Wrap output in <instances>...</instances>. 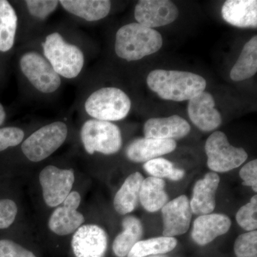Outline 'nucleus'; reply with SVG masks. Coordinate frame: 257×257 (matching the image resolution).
<instances>
[{
    "label": "nucleus",
    "instance_id": "1",
    "mask_svg": "<svg viewBox=\"0 0 257 257\" xmlns=\"http://www.w3.org/2000/svg\"><path fill=\"white\" fill-rule=\"evenodd\" d=\"M37 47L64 80L83 79L87 49L83 34L71 25L45 27L30 41Z\"/></svg>",
    "mask_w": 257,
    "mask_h": 257
},
{
    "label": "nucleus",
    "instance_id": "2",
    "mask_svg": "<svg viewBox=\"0 0 257 257\" xmlns=\"http://www.w3.org/2000/svg\"><path fill=\"white\" fill-rule=\"evenodd\" d=\"M17 66L23 92L28 97L39 101L51 100L60 92L64 79L37 47L23 44Z\"/></svg>",
    "mask_w": 257,
    "mask_h": 257
},
{
    "label": "nucleus",
    "instance_id": "3",
    "mask_svg": "<svg viewBox=\"0 0 257 257\" xmlns=\"http://www.w3.org/2000/svg\"><path fill=\"white\" fill-rule=\"evenodd\" d=\"M77 106L79 112L87 115V119L113 122L128 116L132 101L119 87L106 86L89 90L81 87Z\"/></svg>",
    "mask_w": 257,
    "mask_h": 257
},
{
    "label": "nucleus",
    "instance_id": "4",
    "mask_svg": "<svg viewBox=\"0 0 257 257\" xmlns=\"http://www.w3.org/2000/svg\"><path fill=\"white\" fill-rule=\"evenodd\" d=\"M147 85L165 100L183 101L204 92L207 82L202 76L184 71L155 69L147 76Z\"/></svg>",
    "mask_w": 257,
    "mask_h": 257
},
{
    "label": "nucleus",
    "instance_id": "5",
    "mask_svg": "<svg viewBox=\"0 0 257 257\" xmlns=\"http://www.w3.org/2000/svg\"><path fill=\"white\" fill-rule=\"evenodd\" d=\"M162 45L163 39L160 32L138 23L123 25L115 34V55L126 62L153 55Z\"/></svg>",
    "mask_w": 257,
    "mask_h": 257
},
{
    "label": "nucleus",
    "instance_id": "6",
    "mask_svg": "<svg viewBox=\"0 0 257 257\" xmlns=\"http://www.w3.org/2000/svg\"><path fill=\"white\" fill-rule=\"evenodd\" d=\"M69 128L62 120L52 121L37 128L20 145L23 156L34 163L47 160L65 143Z\"/></svg>",
    "mask_w": 257,
    "mask_h": 257
},
{
    "label": "nucleus",
    "instance_id": "7",
    "mask_svg": "<svg viewBox=\"0 0 257 257\" xmlns=\"http://www.w3.org/2000/svg\"><path fill=\"white\" fill-rule=\"evenodd\" d=\"M79 138L84 152L90 156L95 154L105 156L115 155L123 145L119 126L101 120L86 119L81 126Z\"/></svg>",
    "mask_w": 257,
    "mask_h": 257
},
{
    "label": "nucleus",
    "instance_id": "8",
    "mask_svg": "<svg viewBox=\"0 0 257 257\" xmlns=\"http://www.w3.org/2000/svg\"><path fill=\"white\" fill-rule=\"evenodd\" d=\"M207 166L213 172H224L234 170L246 162L247 152L241 147L230 145L227 137L220 131L214 132L205 144Z\"/></svg>",
    "mask_w": 257,
    "mask_h": 257
},
{
    "label": "nucleus",
    "instance_id": "9",
    "mask_svg": "<svg viewBox=\"0 0 257 257\" xmlns=\"http://www.w3.org/2000/svg\"><path fill=\"white\" fill-rule=\"evenodd\" d=\"M18 5V37L20 35L23 44L43 30L49 18L60 8L58 0H23Z\"/></svg>",
    "mask_w": 257,
    "mask_h": 257
},
{
    "label": "nucleus",
    "instance_id": "10",
    "mask_svg": "<svg viewBox=\"0 0 257 257\" xmlns=\"http://www.w3.org/2000/svg\"><path fill=\"white\" fill-rule=\"evenodd\" d=\"M39 181L46 205L57 207L72 192L75 175L73 169H61L50 165L42 169Z\"/></svg>",
    "mask_w": 257,
    "mask_h": 257
},
{
    "label": "nucleus",
    "instance_id": "11",
    "mask_svg": "<svg viewBox=\"0 0 257 257\" xmlns=\"http://www.w3.org/2000/svg\"><path fill=\"white\" fill-rule=\"evenodd\" d=\"M81 199L80 194L73 191L56 207L48 221V227L52 233L58 236H67L73 234L82 226L84 216L77 211Z\"/></svg>",
    "mask_w": 257,
    "mask_h": 257
},
{
    "label": "nucleus",
    "instance_id": "12",
    "mask_svg": "<svg viewBox=\"0 0 257 257\" xmlns=\"http://www.w3.org/2000/svg\"><path fill=\"white\" fill-rule=\"evenodd\" d=\"M71 247L75 257H105L107 234L98 225H82L74 233Z\"/></svg>",
    "mask_w": 257,
    "mask_h": 257
},
{
    "label": "nucleus",
    "instance_id": "13",
    "mask_svg": "<svg viewBox=\"0 0 257 257\" xmlns=\"http://www.w3.org/2000/svg\"><path fill=\"white\" fill-rule=\"evenodd\" d=\"M178 16V8L175 3L169 0H141L135 8V20L148 28L170 25Z\"/></svg>",
    "mask_w": 257,
    "mask_h": 257
},
{
    "label": "nucleus",
    "instance_id": "14",
    "mask_svg": "<svg viewBox=\"0 0 257 257\" xmlns=\"http://www.w3.org/2000/svg\"><path fill=\"white\" fill-rule=\"evenodd\" d=\"M164 236L175 237L185 234L190 227L192 218L189 198L181 195L162 207Z\"/></svg>",
    "mask_w": 257,
    "mask_h": 257
},
{
    "label": "nucleus",
    "instance_id": "15",
    "mask_svg": "<svg viewBox=\"0 0 257 257\" xmlns=\"http://www.w3.org/2000/svg\"><path fill=\"white\" fill-rule=\"evenodd\" d=\"M187 111L193 124L206 133L214 131L222 121L220 113L216 109L214 97L205 91L189 100Z\"/></svg>",
    "mask_w": 257,
    "mask_h": 257
},
{
    "label": "nucleus",
    "instance_id": "16",
    "mask_svg": "<svg viewBox=\"0 0 257 257\" xmlns=\"http://www.w3.org/2000/svg\"><path fill=\"white\" fill-rule=\"evenodd\" d=\"M60 8L80 23H92L104 20L110 13L109 0H60Z\"/></svg>",
    "mask_w": 257,
    "mask_h": 257
},
{
    "label": "nucleus",
    "instance_id": "17",
    "mask_svg": "<svg viewBox=\"0 0 257 257\" xmlns=\"http://www.w3.org/2000/svg\"><path fill=\"white\" fill-rule=\"evenodd\" d=\"M231 221L229 216L223 214H205L198 216L193 224L192 238L199 246H205L218 236L229 231Z\"/></svg>",
    "mask_w": 257,
    "mask_h": 257
},
{
    "label": "nucleus",
    "instance_id": "18",
    "mask_svg": "<svg viewBox=\"0 0 257 257\" xmlns=\"http://www.w3.org/2000/svg\"><path fill=\"white\" fill-rule=\"evenodd\" d=\"M176 147L175 140L139 138L126 147L125 155L131 162L141 163L170 154L175 151Z\"/></svg>",
    "mask_w": 257,
    "mask_h": 257
},
{
    "label": "nucleus",
    "instance_id": "19",
    "mask_svg": "<svg viewBox=\"0 0 257 257\" xmlns=\"http://www.w3.org/2000/svg\"><path fill=\"white\" fill-rule=\"evenodd\" d=\"M189 123L178 115L168 117L152 118L144 126L145 138L158 140H180L190 133Z\"/></svg>",
    "mask_w": 257,
    "mask_h": 257
},
{
    "label": "nucleus",
    "instance_id": "20",
    "mask_svg": "<svg viewBox=\"0 0 257 257\" xmlns=\"http://www.w3.org/2000/svg\"><path fill=\"white\" fill-rule=\"evenodd\" d=\"M219 183L220 178L215 172L206 174L204 178L196 182L189 201L193 214L201 216L212 213L216 207V193Z\"/></svg>",
    "mask_w": 257,
    "mask_h": 257
},
{
    "label": "nucleus",
    "instance_id": "21",
    "mask_svg": "<svg viewBox=\"0 0 257 257\" xmlns=\"http://www.w3.org/2000/svg\"><path fill=\"white\" fill-rule=\"evenodd\" d=\"M221 15L226 23L240 28H256V0H228L221 8Z\"/></svg>",
    "mask_w": 257,
    "mask_h": 257
},
{
    "label": "nucleus",
    "instance_id": "22",
    "mask_svg": "<svg viewBox=\"0 0 257 257\" xmlns=\"http://www.w3.org/2000/svg\"><path fill=\"white\" fill-rule=\"evenodd\" d=\"M19 32L16 8L8 0H0V52L7 54L14 49Z\"/></svg>",
    "mask_w": 257,
    "mask_h": 257
},
{
    "label": "nucleus",
    "instance_id": "23",
    "mask_svg": "<svg viewBox=\"0 0 257 257\" xmlns=\"http://www.w3.org/2000/svg\"><path fill=\"white\" fill-rule=\"evenodd\" d=\"M144 177L137 172L128 176L116 193L114 199L115 211L121 215H126L135 210L140 201V192Z\"/></svg>",
    "mask_w": 257,
    "mask_h": 257
},
{
    "label": "nucleus",
    "instance_id": "24",
    "mask_svg": "<svg viewBox=\"0 0 257 257\" xmlns=\"http://www.w3.org/2000/svg\"><path fill=\"white\" fill-rule=\"evenodd\" d=\"M122 231L115 238L112 250L116 257H126L133 246L143 236V226L135 216H125L121 221Z\"/></svg>",
    "mask_w": 257,
    "mask_h": 257
},
{
    "label": "nucleus",
    "instance_id": "25",
    "mask_svg": "<svg viewBox=\"0 0 257 257\" xmlns=\"http://www.w3.org/2000/svg\"><path fill=\"white\" fill-rule=\"evenodd\" d=\"M164 179L149 177L144 179L140 192V202L145 210L156 212L168 202L169 196L165 191Z\"/></svg>",
    "mask_w": 257,
    "mask_h": 257
},
{
    "label": "nucleus",
    "instance_id": "26",
    "mask_svg": "<svg viewBox=\"0 0 257 257\" xmlns=\"http://www.w3.org/2000/svg\"><path fill=\"white\" fill-rule=\"evenodd\" d=\"M257 72V37L253 36L243 46L239 59L230 72L235 82L251 78Z\"/></svg>",
    "mask_w": 257,
    "mask_h": 257
},
{
    "label": "nucleus",
    "instance_id": "27",
    "mask_svg": "<svg viewBox=\"0 0 257 257\" xmlns=\"http://www.w3.org/2000/svg\"><path fill=\"white\" fill-rule=\"evenodd\" d=\"M177 240L175 237L159 236L138 241L126 257H147L165 254L175 249Z\"/></svg>",
    "mask_w": 257,
    "mask_h": 257
},
{
    "label": "nucleus",
    "instance_id": "28",
    "mask_svg": "<svg viewBox=\"0 0 257 257\" xmlns=\"http://www.w3.org/2000/svg\"><path fill=\"white\" fill-rule=\"evenodd\" d=\"M143 167L147 173L156 178H167L177 182L185 176V171L177 168L172 162L164 158L154 159L145 162Z\"/></svg>",
    "mask_w": 257,
    "mask_h": 257
},
{
    "label": "nucleus",
    "instance_id": "29",
    "mask_svg": "<svg viewBox=\"0 0 257 257\" xmlns=\"http://www.w3.org/2000/svg\"><path fill=\"white\" fill-rule=\"evenodd\" d=\"M238 224L246 231H255L257 228V196L251 197L247 204L242 206L236 214Z\"/></svg>",
    "mask_w": 257,
    "mask_h": 257
},
{
    "label": "nucleus",
    "instance_id": "30",
    "mask_svg": "<svg viewBox=\"0 0 257 257\" xmlns=\"http://www.w3.org/2000/svg\"><path fill=\"white\" fill-rule=\"evenodd\" d=\"M236 257H257V231H248L239 235L234 242Z\"/></svg>",
    "mask_w": 257,
    "mask_h": 257
},
{
    "label": "nucleus",
    "instance_id": "31",
    "mask_svg": "<svg viewBox=\"0 0 257 257\" xmlns=\"http://www.w3.org/2000/svg\"><path fill=\"white\" fill-rule=\"evenodd\" d=\"M25 138V132L18 126L0 128V152L21 145Z\"/></svg>",
    "mask_w": 257,
    "mask_h": 257
},
{
    "label": "nucleus",
    "instance_id": "32",
    "mask_svg": "<svg viewBox=\"0 0 257 257\" xmlns=\"http://www.w3.org/2000/svg\"><path fill=\"white\" fill-rule=\"evenodd\" d=\"M18 207L14 201L0 198V230L9 228L16 219Z\"/></svg>",
    "mask_w": 257,
    "mask_h": 257
},
{
    "label": "nucleus",
    "instance_id": "33",
    "mask_svg": "<svg viewBox=\"0 0 257 257\" xmlns=\"http://www.w3.org/2000/svg\"><path fill=\"white\" fill-rule=\"evenodd\" d=\"M0 257H37L30 250L10 239H0Z\"/></svg>",
    "mask_w": 257,
    "mask_h": 257
},
{
    "label": "nucleus",
    "instance_id": "34",
    "mask_svg": "<svg viewBox=\"0 0 257 257\" xmlns=\"http://www.w3.org/2000/svg\"><path fill=\"white\" fill-rule=\"evenodd\" d=\"M240 178L242 179L243 186L251 187L257 192V160H251L243 166L239 172Z\"/></svg>",
    "mask_w": 257,
    "mask_h": 257
},
{
    "label": "nucleus",
    "instance_id": "35",
    "mask_svg": "<svg viewBox=\"0 0 257 257\" xmlns=\"http://www.w3.org/2000/svg\"><path fill=\"white\" fill-rule=\"evenodd\" d=\"M7 117L6 110L4 106L0 103V126L5 122Z\"/></svg>",
    "mask_w": 257,
    "mask_h": 257
},
{
    "label": "nucleus",
    "instance_id": "36",
    "mask_svg": "<svg viewBox=\"0 0 257 257\" xmlns=\"http://www.w3.org/2000/svg\"><path fill=\"white\" fill-rule=\"evenodd\" d=\"M147 257H163V256H147Z\"/></svg>",
    "mask_w": 257,
    "mask_h": 257
}]
</instances>
